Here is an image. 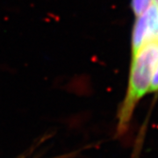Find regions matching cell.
<instances>
[{
	"mask_svg": "<svg viewBox=\"0 0 158 158\" xmlns=\"http://www.w3.org/2000/svg\"><path fill=\"white\" fill-rule=\"evenodd\" d=\"M157 58L158 40L145 44L134 56H131L127 87L117 113L118 137L127 134L138 104L148 93H150Z\"/></svg>",
	"mask_w": 158,
	"mask_h": 158,
	"instance_id": "cell-1",
	"label": "cell"
},
{
	"mask_svg": "<svg viewBox=\"0 0 158 158\" xmlns=\"http://www.w3.org/2000/svg\"><path fill=\"white\" fill-rule=\"evenodd\" d=\"M153 40H158V6L155 4L135 18L131 35V56Z\"/></svg>",
	"mask_w": 158,
	"mask_h": 158,
	"instance_id": "cell-2",
	"label": "cell"
},
{
	"mask_svg": "<svg viewBox=\"0 0 158 158\" xmlns=\"http://www.w3.org/2000/svg\"><path fill=\"white\" fill-rule=\"evenodd\" d=\"M154 4V0H131V9L135 18L141 16Z\"/></svg>",
	"mask_w": 158,
	"mask_h": 158,
	"instance_id": "cell-3",
	"label": "cell"
},
{
	"mask_svg": "<svg viewBox=\"0 0 158 158\" xmlns=\"http://www.w3.org/2000/svg\"><path fill=\"white\" fill-rule=\"evenodd\" d=\"M150 92L157 94L158 93V58L156 64V68L153 75L152 83H151V87H150Z\"/></svg>",
	"mask_w": 158,
	"mask_h": 158,
	"instance_id": "cell-4",
	"label": "cell"
},
{
	"mask_svg": "<svg viewBox=\"0 0 158 158\" xmlns=\"http://www.w3.org/2000/svg\"><path fill=\"white\" fill-rule=\"evenodd\" d=\"M158 2V0H154V4H156Z\"/></svg>",
	"mask_w": 158,
	"mask_h": 158,
	"instance_id": "cell-5",
	"label": "cell"
},
{
	"mask_svg": "<svg viewBox=\"0 0 158 158\" xmlns=\"http://www.w3.org/2000/svg\"><path fill=\"white\" fill-rule=\"evenodd\" d=\"M155 5H156V6H158V2H157V3H156V4H155Z\"/></svg>",
	"mask_w": 158,
	"mask_h": 158,
	"instance_id": "cell-6",
	"label": "cell"
}]
</instances>
